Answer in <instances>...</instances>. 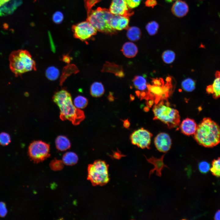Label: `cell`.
Wrapping results in <instances>:
<instances>
[{"mask_svg": "<svg viewBox=\"0 0 220 220\" xmlns=\"http://www.w3.org/2000/svg\"><path fill=\"white\" fill-rule=\"evenodd\" d=\"M181 85L184 90L187 92H191L195 88L196 82L191 78H188L182 82Z\"/></svg>", "mask_w": 220, "mask_h": 220, "instance_id": "d4e9b609", "label": "cell"}, {"mask_svg": "<svg viewBox=\"0 0 220 220\" xmlns=\"http://www.w3.org/2000/svg\"><path fill=\"white\" fill-rule=\"evenodd\" d=\"M36 0H34V2H35Z\"/></svg>", "mask_w": 220, "mask_h": 220, "instance_id": "ee69618b", "label": "cell"}, {"mask_svg": "<svg viewBox=\"0 0 220 220\" xmlns=\"http://www.w3.org/2000/svg\"><path fill=\"white\" fill-rule=\"evenodd\" d=\"M52 99L59 108L60 118L62 120H68L76 125L85 119L83 112L75 106L71 94L66 90L62 89L57 92Z\"/></svg>", "mask_w": 220, "mask_h": 220, "instance_id": "6da1fadb", "label": "cell"}, {"mask_svg": "<svg viewBox=\"0 0 220 220\" xmlns=\"http://www.w3.org/2000/svg\"><path fill=\"white\" fill-rule=\"evenodd\" d=\"M197 126L194 120L187 118L183 120L180 126L182 133L188 136L194 135Z\"/></svg>", "mask_w": 220, "mask_h": 220, "instance_id": "9a60e30c", "label": "cell"}, {"mask_svg": "<svg viewBox=\"0 0 220 220\" xmlns=\"http://www.w3.org/2000/svg\"><path fill=\"white\" fill-rule=\"evenodd\" d=\"M141 33L140 29L137 27H132L128 28L127 35L130 41H136L140 38Z\"/></svg>", "mask_w": 220, "mask_h": 220, "instance_id": "cb8c5ba5", "label": "cell"}, {"mask_svg": "<svg viewBox=\"0 0 220 220\" xmlns=\"http://www.w3.org/2000/svg\"><path fill=\"white\" fill-rule=\"evenodd\" d=\"M11 138L10 135L6 132H2L0 134V144L6 145L10 142Z\"/></svg>", "mask_w": 220, "mask_h": 220, "instance_id": "836d02e7", "label": "cell"}, {"mask_svg": "<svg viewBox=\"0 0 220 220\" xmlns=\"http://www.w3.org/2000/svg\"><path fill=\"white\" fill-rule=\"evenodd\" d=\"M90 91V94L92 97H100L104 93V87L101 82H95L91 85Z\"/></svg>", "mask_w": 220, "mask_h": 220, "instance_id": "7402d4cb", "label": "cell"}, {"mask_svg": "<svg viewBox=\"0 0 220 220\" xmlns=\"http://www.w3.org/2000/svg\"><path fill=\"white\" fill-rule=\"evenodd\" d=\"M214 219L215 220H220V210H218L216 212Z\"/></svg>", "mask_w": 220, "mask_h": 220, "instance_id": "ab89813d", "label": "cell"}, {"mask_svg": "<svg viewBox=\"0 0 220 220\" xmlns=\"http://www.w3.org/2000/svg\"><path fill=\"white\" fill-rule=\"evenodd\" d=\"M128 7L130 9L137 7L142 0H126Z\"/></svg>", "mask_w": 220, "mask_h": 220, "instance_id": "d590c367", "label": "cell"}, {"mask_svg": "<svg viewBox=\"0 0 220 220\" xmlns=\"http://www.w3.org/2000/svg\"><path fill=\"white\" fill-rule=\"evenodd\" d=\"M30 158L35 163L44 160L50 156V145L41 140L32 142L28 148Z\"/></svg>", "mask_w": 220, "mask_h": 220, "instance_id": "ba28073f", "label": "cell"}, {"mask_svg": "<svg viewBox=\"0 0 220 220\" xmlns=\"http://www.w3.org/2000/svg\"><path fill=\"white\" fill-rule=\"evenodd\" d=\"M132 82L134 87L136 88L143 84H147L146 79L144 76L141 75L135 76Z\"/></svg>", "mask_w": 220, "mask_h": 220, "instance_id": "d6a6232c", "label": "cell"}, {"mask_svg": "<svg viewBox=\"0 0 220 220\" xmlns=\"http://www.w3.org/2000/svg\"><path fill=\"white\" fill-rule=\"evenodd\" d=\"M175 53L171 50H167L164 51L162 55L163 61L166 64H170L174 61L175 58Z\"/></svg>", "mask_w": 220, "mask_h": 220, "instance_id": "83f0119b", "label": "cell"}, {"mask_svg": "<svg viewBox=\"0 0 220 220\" xmlns=\"http://www.w3.org/2000/svg\"><path fill=\"white\" fill-rule=\"evenodd\" d=\"M151 79V82L153 85L162 86L164 85V80L162 78H153Z\"/></svg>", "mask_w": 220, "mask_h": 220, "instance_id": "8d00e7d4", "label": "cell"}, {"mask_svg": "<svg viewBox=\"0 0 220 220\" xmlns=\"http://www.w3.org/2000/svg\"><path fill=\"white\" fill-rule=\"evenodd\" d=\"M58 70L53 67L49 68L46 72V75L49 79L54 80L57 79L59 75Z\"/></svg>", "mask_w": 220, "mask_h": 220, "instance_id": "f1b7e54d", "label": "cell"}, {"mask_svg": "<svg viewBox=\"0 0 220 220\" xmlns=\"http://www.w3.org/2000/svg\"><path fill=\"white\" fill-rule=\"evenodd\" d=\"M9 59L10 69L16 77L36 70L35 61L30 53L26 50L13 51L10 54Z\"/></svg>", "mask_w": 220, "mask_h": 220, "instance_id": "3957f363", "label": "cell"}, {"mask_svg": "<svg viewBox=\"0 0 220 220\" xmlns=\"http://www.w3.org/2000/svg\"><path fill=\"white\" fill-rule=\"evenodd\" d=\"M63 59V61L66 63H69L70 61V59L68 56H64Z\"/></svg>", "mask_w": 220, "mask_h": 220, "instance_id": "b9f144b4", "label": "cell"}, {"mask_svg": "<svg viewBox=\"0 0 220 220\" xmlns=\"http://www.w3.org/2000/svg\"><path fill=\"white\" fill-rule=\"evenodd\" d=\"M92 8H87V20L99 31L112 35L116 33L110 25V22L114 15L109 10L98 7L93 10Z\"/></svg>", "mask_w": 220, "mask_h": 220, "instance_id": "277c9868", "label": "cell"}, {"mask_svg": "<svg viewBox=\"0 0 220 220\" xmlns=\"http://www.w3.org/2000/svg\"><path fill=\"white\" fill-rule=\"evenodd\" d=\"M154 143L157 149L160 152H166L170 149L171 140L167 134L162 132L155 137Z\"/></svg>", "mask_w": 220, "mask_h": 220, "instance_id": "7c38bea8", "label": "cell"}, {"mask_svg": "<svg viewBox=\"0 0 220 220\" xmlns=\"http://www.w3.org/2000/svg\"><path fill=\"white\" fill-rule=\"evenodd\" d=\"M194 135L199 145L205 147H213L220 142V127L211 118H204L197 126Z\"/></svg>", "mask_w": 220, "mask_h": 220, "instance_id": "7a4b0ae2", "label": "cell"}, {"mask_svg": "<svg viewBox=\"0 0 220 220\" xmlns=\"http://www.w3.org/2000/svg\"><path fill=\"white\" fill-rule=\"evenodd\" d=\"M159 28V24L154 21L149 22L146 26L147 31L148 34L151 35H154L157 33Z\"/></svg>", "mask_w": 220, "mask_h": 220, "instance_id": "f546056e", "label": "cell"}, {"mask_svg": "<svg viewBox=\"0 0 220 220\" xmlns=\"http://www.w3.org/2000/svg\"><path fill=\"white\" fill-rule=\"evenodd\" d=\"M210 170L214 176L220 178V157L212 161Z\"/></svg>", "mask_w": 220, "mask_h": 220, "instance_id": "484cf974", "label": "cell"}, {"mask_svg": "<svg viewBox=\"0 0 220 220\" xmlns=\"http://www.w3.org/2000/svg\"><path fill=\"white\" fill-rule=\"evenodd\" d=\"M64 18V16L63 13L57 11L53 14L52 19L55 23L57 24H59L62 21Z\"/></svg>", "mask_w": 220, "mask_h": 220, "instance_id": "e575fe53", "label": "cell"}, {"mask_svg": "<svg viewBox=\"0 0 220 220\" xmlns=\"http://www.w3.org/2000/svg\"><path fill=\"white\" fill-rule=\"evenodd\" d=\"M172 77L168 75L167 76L166 79V81L167 82H170L172 81Z\"/></svg>", "mask_w": 220, "mask_h": 220, "instance_id": "7bdbcfd3", "label": "cell"}, {"mask_svg": "<svg viewBox=\"0 0 220 220\" xmlns=\"http://www.w3.org/2000/svg\"><path fill=\"white\" fill-rule=\"evenodd\" d=\"M87 179L94 185H103L107 183L109 180L108 165L100 160L89 164Z\"/></svg>", "mask_w": 220, "mask_h": 220, "instance_id": "8992f818", "label": "cell"}, {"mask_svg": "<svg viewBox=\"0 0 220 220\" xmlns=\"http://www.w3.org/2000/svg\"><path fill=\"white\" fill-rule=\"evenodd\" d=\"M198 169L200 172L202 174L207 173L211 168L210 164L207 161H203L198 164Z\"/></svg>", "mask_w": 220, "mask_h": 220, "instance_id": "1f68e13d", "label": "cell"}, {"mask_svg": "<svg viewBox=\"0 0 220 220\" xmlns=\"http://www.w3.org/2000/svg\"><path fill=\"white\" fill-rule=\"evenodd\" d=\"M123 122V126L124 127L127 128L129 127L130 124L128 119L124 120Z\"/></svg>", "mask_w": 220, "mask_h": 220, "instance_id": "60d3db41", "label": "cell"}, {"mask_svg": "<svg viewBox=\"0 0 220 220\" xmlns=\"http://www.w3.org/2000/svg\"><path fill=\"white\" fill-rule=\"evenodd\" d=\"M109 11L113 15L128 17L134 13L128 7L126 0H112Z\"/></svg>", "mask_w": 220, "mask_h": 220, "instance_id": "8fae6325", "label": "cell"}, {"mask_svg": "<svg viewBox=\"0 0 220 220\" xmlns=\"http://www.w3.org/2000/svg\"><path fill=\"white\" fill-rule=\"evenodd\" d=\"M213 84L208 86L206 88L207 93L211 94L215 99L220 97V71H217Z\"/></svg>", "mask_w": 220, "mask_h": 220, "instance_id": "2e32d148", "label": "cell"}, {"mask_svg": "<svg viewBox=\"0 0 220 220\" xmlns=\"http://www.w3.org/2000/svg\"><path fill=\"white\" fill-rule=\"evenodd\" d=\"M7 213L5 204L2 202H0V216L4 217Z\"/></svg>", "mask_w": 220, "mask_h": 220, "instance_id": "74e56055", "label": "cell"}, {"mask_svg": "<svg viewBox=\"0 0 220 220\" xmlns=\"http://www.w3.org/2000/svg\"><path fill=\"white\" fill-rule=\"evenodd\" d=\"M152 134L141 128L135 130L130 135V139L132 143L141 148H150Z\"/></svg>", "mask_w": 220, "mask_h": 220, "instance_id": "30bf717a", "label": "cell"}, {"mask_svg": "<svg viewBox=\"0 0 220 220\" xmlns=\"http://www.w3.org/2000/svg\"><path fill=\"white\" fill-rule=\"evenodd\" d=\"M88 104V100L85 97L82 96H78L74 99V104L77 108L83 109L85 108Z\"/></svg>", "mask_w": 220, "mask_h": 220, "instance_id": "4316f807", "label": "cell"}, {"mask_svg": "<svg viewBox=\"0 0 220 220\" xmlns=\"http://www.w3.org/2000/svg\"><path fill=\"white\" fill-rule=\"evenodd\" d=\"M173 88L172 81L167 82L162 86L147 84L148 97L146 101L152 100L157 104L161 101L167 100L173 92Z\"/></svg>", "mask_w": 220, "mask_h": 220, "instance_id": "52a82bcc", "label": "cell"}, {"mask_svg": "<svg viewBox=\"0 0 220 220\" xmlns=\"http://www.w3.org/2000/svg\"><path fill=\"white\" fill-rule=\"evenodd\" d=\"M55 143L57 148L61 151L68 149L71 146L69 140L67 137L63 135L57 136L56 139Z\"/></svg>", "mask_w": 220, "mask_h": 220, "instance_id": "44dd1931", "label": "cell"}, {"mask_svg": "<svg viewBox=\"0 0 220 220\" xmlns=\"http://www.w3.org/2000/svg\"><path fill=\"white\" fill-rule=\"evenodd\" d=\"M121 51L126 57L132 58L137 54L138 49L137 46L133 43L127 42L123 45Z\"/></svg>", "mask_w": 220, "mask_h": 220, "instance_id": "ffe728a7", "label": "cell"}, {"mask_svg": "<svg viewBox=\"0 0 220 220\" xmlns=\"http://www.w3.org/2000/svg\"><path fill=\"white\" fill-rule=\"evenodd\" d=\"M21 3V0H0V16L12 13Z\"/></svg>", "mask_w": 220, "mask_h": 220, "instance_id": "4fadbf2b", "label": "cell"}, {"mask_svg": "<svg viewBox=\"0 0 220 220\" xmlns=\"http://www.w3.org/2000/svg\"><path fill=\"white\" fill-rule=\"evenodd\" d=\"M78 158L75 153L72 152H67L65 153L62 157V161L67 165L71 166L77 163Z\"/></svg>", "mask_w": 220, "mask_h": 220, "instance_id": "603a6c76", "label": "cell"}, {"mask_svg": "<svg viewBox=\"0 0 220 220\" xmlns=\"http://www.w3.org/2000/svg\"><path fill=\"white\" fill-rule=\"evenodd\" d=\"M164 155H163L160 158H156L152 157L148 159L147 158V161L150 163L152 164L154 166V168L150 170L149 173V177L155 171H156V174L159 176L161 175V171L164 167H168L165 165L163 162V159Z\"/></svg>", "mask_w": 220, "mask_h": 220, "instance_id": "ac0fdd59", "label": "cell"}, {"mask_svg": "<svg viewBox=\"0 0 220 220\" xmlns=\"http://www.w3.org/2000/svg\"></svg>", "mask_w": 220, "mask_h": 220, "instance_id": "f6af8a7d", "label": "cell"}, {"mask_svg": "<svg viewBox=\"0 0 220 220\" xmlns=\"http://www.w3.org/2000/svg\"><path fill=\"white\" fill-rule=\"evenodd\" d=\"M157 2L156 0H146L145 2V4L146 6L153 8L156 5Z\"/></svg>", "mask_w": 220, "mask_h": 220, "instance_id": "f35d334b", "label": "cell"}, {"mask_svg": "<svg viewBox=\"0 0 220 220\" xmlns=\"http://www.w3.org/2000/svg\"><path fill=\"white\" fill-rule=\"evenodd\" d=\"M170 106L167 100L161 101L155 104L152 108L153 119L160 120L169 128H172L179 125L180 117L178 111Z\"/></svg>", "mask_w": 220, "mask_h": 220, "instance_id": "5b68a950", "label": "cell"}, {"mask_svg": "<svg viewBox=\"0 0 220 220\" xmlns=\"http://www.w3.org/2000/svg\"><path fill=\"white\" fill-rule=\"evenodd\" d=\"M101 71L112 73L119 77H123L124 76L122 66L113 63L106 62L103 65Z\"/></svg>", "mask_w": 220, "mask_h": 220, "instance_id": "d6986e66", "label": "cell"}, {"mask_svg": "<svg viewBox=\"0 0 220 220\" xmlns=\"http://www.w3.org/2000/svg\"><path fill=\"white\" fill-rule=\"evenodd\" d=\"M171 12L173 14L178 17L185 16L189 11V7L186 3L182 0H177L173 5Z\"/></svg>", "mask_w": 220, "mask_h": 220, "instance_id": "e0dca14e", "label": "cell"}, {"mask_svg": "<svg viewBox=\"0 0 220 220\" xmlns=\"http://www.w3.org/2000/svg\"><path fill=\"white\" fill-rule=\"evenodd\" d=\"M72 30L74 37L82 41L88 40L97 32L96 29L87 20L73 25Z\"/></svg>", "mask_w": 220, "mask_h": 220, "instance_id": "9c48e42d", "label": "cell"}, {"mask_svg": "<svg viewBox=\"0 0 220 220\" xmlns=\"http://www.w3.org/2000/svg\"><path fill=\"white\" fill-rule=\"evenodd\" d=\"M63 163L62 161L54 159L52 160L50 164L51 169L54 171L59 170L63 167Z\"/></svg>", "mask_w": 220, "mask_h": 220, "instance_id": "4dcf8cb0", "label": "cell"}, {"mask_svg": "<svg viewBox=\"0 0 220 220\" xmlns=\"http://www.w3.org/2000/svg\"><path fill=\"white\" fill-rule=\"evenodd\" d=\"M129 21L128 17L114 15L111 20L110 25L113 29L120 31L128 29Z\"/></svg>", "mask_w": 220, "mask_h": 220, "instance_id": "5bb4252c", "label": "cell"}]
</instances>
